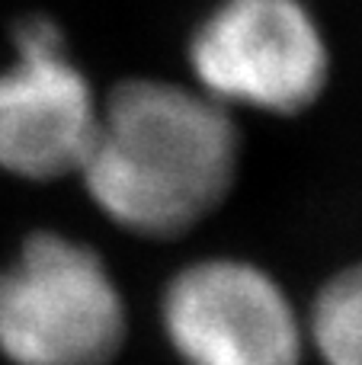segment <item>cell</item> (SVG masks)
<instances>
[{
  "label": "cell",
  "instance_id": "obj_2",
  "mask_svg": "<svg viewBox=\"0 0 362 365\" xmlns=\"http://www.w3.org/2000/svg\"><path fill=\"white\" fill-rule=\"evenodd\" d=\"M125 302L93 247L36 231L0 266V356L10 365H109Z\"/></svg>",
  "mask_w": 362,
  "mask_h": 365
},
{
  "label": "cell",
  "instance_id": "obj_3",
  "mask_svg": "<svg viewBox=\"0 0 362 365\" xmlns=\"http://www.w3.org/2000/svg\"><path fill=\"white\" fill-rule=\"evenodd\" d=\"M190 61L222 106L276 115L311 106L331 71L324 36L299 0H224L192 32Z\"/></svg>",
  "mask_w": 362,
  "mask_h": 365
},
{
  "label": "cell",
  "instance_id": "obj_5",
  "mask_svg": "<svg viewBox=\"0 0 362 365\" xmlns=\"http://www.w3.org/2000/svg\"><path fill=\"white\" fill-rule=\"evenodd\" d=\"M96 109L61 29L45 16L23 19L16 61L0 71V170L32 182L77 173Z\"/></svg>",
  "mask_w": 362,
  "mask_h": 365
},
{
  "label": "cell",
  "instance_id": "obj_1",
  "mask_svg": "<svg viewBox=\"0 0 362 365\" xmlns=\"http://www.w3.org/2000/svg\"><path fill=\"white\" fill-rule=\"evenodd\" d=\"M237 160L228 106L202 90L132 81L100 103L77 173L109 221L141 237H173L222 205Z\"/></svg>",
  "mask_w": 362,
  "mask_h": 365
},
{
  "label": "cell",
  "instance_id": "obj_6",
  "mask_svg": "<svg viewBox=\"0 0 362 365\" xmlns=\"http://www.w3.org/2000/svg\"><path fill=\"white\" fill-rule=\"evenodd\" d=\"M311 340L324 365H362V266L337 272L321 289Z\"/></svg>",
  "mask_w": 362,
  "mask_h": 365
},
{
  "label": "cell",
  "instance_id": "obj_4",
  "mask_svg": "<svg viewBox=\"0 0 362 365\" xmlns=\"http://www.w3.org/2000/svg\"><path fill=\"white\" fill-rule=\"evenodd\" d=\"M160 324L183 365H301L305 330L269 272L199 259L170 279Z\"/></svg>",
  "mask_w": 362,
  "mask_h": 365
}]
</instances>
